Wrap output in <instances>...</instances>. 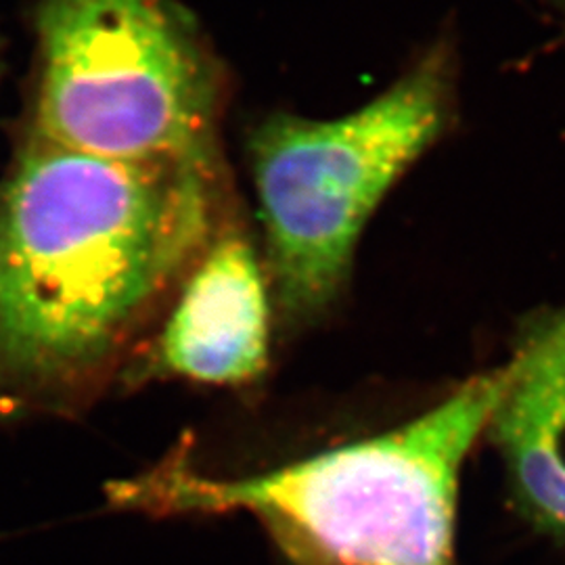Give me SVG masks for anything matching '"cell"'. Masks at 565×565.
I'll return each instance as SVG.
<instances>
[{
	"label": "cell",
	"instance_id": "obj_1",
	"mask_svg": "<svg viewBox=\"0 0 565 565\" xmlns=\"http://www.w3.org/2000/svg\"><path fill=\"white\" fill-rule=\"evenodd\" d=\"M214 162L126 163L36 141L0 205V348L51 377L102 364L200 256Z\"/></svg>",
	"mask_w": 565,
	"mask_h": 565
},
{
	"label": "cell",
	"instance_id": "obj_2",
	"mask_svg": "<svg viewBox=\"0 0 565 565\" xmlns=\"http://www.w3.org/2000/svg\"><path fill=\"white\" fill-rule=\"evenodd\" d=\"M503 369L380 436L247 478H212L174 455L107 486L153 515H254L300 565H452L459 478L501 396Z\"/></svg>",
	"mask_w": 565,
	"mask_h": 565
},
{
	"label": "cell",
	"instance_id": "obj_3",
	"mask_svg": "<svg viewBox=\"0 0 565 565\" xmlns=\"http://www.w3.org/2000/svg\"><path fill=\"white\" fill-rule=\"evenodd\" d=\"M452 78L450 55L438 46L352 114H281L256 128L249 160L285 321H310L340 298L373 212L443 135Z\"/></svg>",
	"mask_w": 565,
	"mask_h": 565
},
{
	"label": "cell",
	"instance_id": "obj_4",
	"mask_svg": "<svg viewBox=\"0 0 565 565\" xmlns=\"http://www.w3.org/2000/svg\"><path fill=\"white\" fill-rule=\"evenodd\" d=\"M41 141L126 163L214 162L221 72L172 0H44Z\"/></svg>",
	"mask_w": 565,
	"mask_h": 565
},
{
	"label": "cell",
	"instance_id": "obj_5",
	"mask_svg": "<svg viewBox=\"0 0 565 565\" xmlns=\"http://www.w3.org/2000/svg\"><path fill=\"white\" fill-rule=\"evenodd\" d=\"M270 300L263 264L239 231L205 245L141 377H184L200 384H247L268 363Z\"/></svg>",
	"mask_w": 565,
	"mask_h": 565
},
{
	"label": "cell",
	"instance_id": "obj_6",
	"mask_svg": "<svg viewBox=\"0 0 565 565\" xmlns=\"http://www.w3.org/2000/svg\"><path fill=\"white\" fill-rule=\"evenodd\" d=\"M486 434L525 520L565 543V306L527 315Z\"/></svg>",
	"mask_w": 565,
	"mask_h": 565
}]
</instances>
